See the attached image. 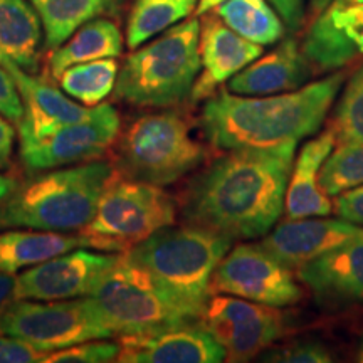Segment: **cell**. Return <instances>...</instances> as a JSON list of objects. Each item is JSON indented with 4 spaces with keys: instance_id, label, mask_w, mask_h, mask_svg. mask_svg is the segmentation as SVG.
<instances>
[{
    "instance_id": "cell-36",
    "label": "cell",
    "mask_w": 363,
    "mask_h": 363,
    "mask_svg": "<svg viewBox=\"0 0 363 363\" xmlns=\"http://www.w3.org/2000/svg\"><path fill=\"white\" fill-rule=\"evenodd\" d=\"M279 17L291 30H298L306 17L305 0H269Z\"/></svg>"
},
{
    "instance_id": "cell-41",
    "label": "cell",
    "mask_w": 363,
    "mask_h": 363,
    "mask_svg": "<svg viewBox=\"0 0 363 363\" xmlns=\"http://www.w3.org/2000/svg\"><path fill=\"white\" fill-rule=\"evenodd\" d=\"M330 2H331V0H310V17H311V21L315 19V17L320 16V13L323 12L326 7H328Z\"/></svg>"
},
{
    "instance_id": "cell-2",
    "label": "cell",
    "mask_w": 363,
    "mask_h": 363,
    "mask_svg": "<svg viewBox=\"0 0 363 363\" xmlns=\"http://www.w3.org/2000/svg\"><path fill=\"white\" fill-rule=\"evenodd\" d=\"M347 72L335 74L288 93L240 96L219 89L203 104L201 125L216 148L294 153L298 143L320 130Z\"/></svg>"
},
{
    "instance_id": "cell-22",
    "label": "cell",
    "mask_w": 363,
    "mask_h": 363,
    "mask_svg": "<svg viewBox=\"0 0 363 363\" xmlns=\"http://www.w3.org/2000/svg\"><path fill=\"white\" fill-rule=\"evenodd\" d=\"M335 145L337 138L333 131L328 130L301 148L286 189L284 214L288 220L331 214L333 206L320 185V172Z\"/></svg>"
},
{
    "instance_id": "cell-15",
    "label": "cell",
    "mask_w": 363,
    "mask_h": 363,
    "mask_svg": "<svg viewBox=\"0 0 363 363\" xmlns=\"http://www.w3.org/2000/svg\"><path fill=\"white\" fill-rule=\"evenodd\" d=\"M116 362L123 363H219L225 352L202 323L194 321L157 333L120 338Z\"/></svg>"
},
{
    "instance_id": "cell-20",
    "label": "cell",
    "mask_w": 363,
    "mask_h": 363,
    "mask_svg": "<svg viewBox=\"0 0 363 363\" xmlns=\"http://www.w3.org/2000/svg\"><path fill=\"white\" fill-rule=\"evenodd\" d=\"M298 279L321 301L363 299V240L333 247L298 267Z\"/></svg>"
},
{
    "instance_id": "cell-16",
    "label": "cell",
    "mask_w": 363,
    "mask_h": 363,
    "mask_svg": "<svg viewBox=\"0 0 363 363\" xmlns=\"http://www.w3.org/2000/svg\"><path fill=\"white\" fill-rule=\"evenodd\" d=\"M318 72L337 71L363 56V2L338 6L330 2L311 21L301 45Z\"/></svg>"
},
{
    "instance_id": "cell-34",
    "label": "cell",
    "mask_w": 363,
    "mask_h": 363,
    "mask_svg": "<svg viewBox=\"0 0 363 363\" xmlns=\"http://www.w3.org/2000/svg\"><path fill=\"white\" fill-rule=\"evenodd\" d=\"M0 115L19 123L24 116V101L16 81L4 66H0Z\"/></svg>"
},
{
    "instance_id": "cell-37",
    "label": "cell",
    "mask_w": 363,
    "mask_h": 363,
    "mask_svg": "<svg viewBox=\"0 0 363 363\" xmlns=\"http://www.w3.org/2000/svg\"><path fill=\"white\" fill-rule=\"evenodd\" d=\"M13 138H16V128H13L9 118L0 115V169L6 167L11 160Z\"/></svg>"
},
{
    "instance_id": "cell-38",
    "label": "cell",
    "mask_w": 363,
    "mask_h": 363,
    "mask_svg": "<svg viewBox=\"0 0 363 363\" xmlns=\"http://www.w3.org/2000/svg\"><path fill=\"white\" fill-rule=\"evenodd\" d=\"M16 299V278L13 274L0 272V315Z\"/></svg>"
},
{
    "instance_id": "cell-33",
    "label": "cell",
    "mask_w": 363,
    "mask_h": 363,
    "mask_svg": "<svg viewBox=\"0 0 363 363\" xmlns=\"http://www.w3.org/2000/svg\"><path fill=\"white\" fill-rule=\"evenodd\" d=\"M45 357L48 353L38 350L24 340L0 335V363H43Z\"/></svg>"
},
{
    "instance_id": "cell-5",
    "label": "cell",
    "mask_w": 363,
    "mask_h": 363,
    "mask_svg": "<svg viewBox=\"0 0 363 363\" xmlns=\"http://www.w3.org/2000/svg\"><path fill=\"white\" fill-rule=\"evenodd\" d=\"M201 69V22L184 21L126 57L115 96L140 108L174 106L190 98Z\"/></svg>"
},
{
    "instance_id": "cell-27",
    "label": "cell",
    "mask_w": 363,
    "mask_h": 363,
    "mask_svg": "<svg viewBox=\"0 0 363 363\" xmlns=\"http://www.w3.org/2000/svg\"><path fill=\"white\" fill-rule=\"evenodd\" d=\"M199 0H135L128 24L126 44L130 49L140 48L153 35L165 33L177 22L195 12Z\"/></svg>"
},
{
    "instance_id": "cell-13",
    "label": "cell",
    "mask_w": 363,
    "mask_h": 363,
    "mask_svg": "<svg viewBox=\"0 0 363 363\" xmlns=\"http://www.w3.org/2000/svg\"><path fill=\"white\" fill-rule=\"evenodd\" d=\"M121 254H99L79 247L26 269L16 278V299L83 298L118 264Z\"/></svg>"
},
{
    "instance_id": "cell-11",
    "label": "cell",
    "mask_w": 363,
    "mask_h": 363,
    "mask_svg": "<svg viewBox=\"0 0 363 363\" xmlns=\"http://www.w3.org/2000/svg\"><path fill=\"white\" fill-rule=\"evenodd\" d=\"M201 320L229 362L251 360L286 333V315L279 308L230 294L211 296Z\"/></svg>"
},
{
    "instance_id": "cell-18",
    "label": "cell",
    "mask_w": 363,
    "mask_h": 363,
    "mask_svg": "<svg viewBox=\"0 0 363 363\" xmlns=\"http://www.w3.org/2000/svg\"><path fill=\"white\" fill-rule=\"evenodd\" d=\"M0 66L6 67L16 81L24 101V116L19 121L21 143L44 138L61 126L84 120L93 111V108H83L72 103L52 84L27 74L7 59L0 57Z\"/></svg>"
},
{
    "instance_id": "cell-32",
    "label": "cell",
    "mask_w": 363,
    "mask_h": 363,
    "mask_svg": "<svg viewBox=\"0 0 363 363\" xmlns=\"http://www.w3.org/2000/svg\"><path fill=\"white\" fill-rule=\"evenodd\" d=\"M261 362L271 363H330L333 357L328 348L318 340H298L274 350L261 353Z\"/></svg>"
},
{
    "instance_id": "cell-9",
    "label": "cell",
    "mask_w": 363,
    "mask_h": 363,
    "mask_svg": "<svg viewBox=\"0 0 363 363\" xmlns=\"http://www.w3.org/2000/svg\"><path fill=\"white\" fill-rule=\"evenodd\" d=\"M0 335L24 340L45 353L115 337L88 296L52 303L13 299L0 315Z\"/></svg>"
},
{
    "instance_id": "cell-42",
    "label": "cell",
    "mask_w": 363,
    "mask_h": 363,
    "mask_svg": "<svg viewBox=\"0 0 363 363\" xmlns=\"http://www.w3.org/2000/svg\"><path fill=\"white\" fill-rule=\"evenodd\" d=\"M357 362H363V338H362L360 347H358V352H357Z\"/></svg>"
},
{
    "instance_id": "cell-29",
    "label": "cell",
    "mask_w": 363,
    "mask_h": 363,
    "mask_svg": "<svg viewBox=\"0 0 363 363\" xmlns=\"http://www.w3.org/2000/svg\"><path fill=\"white\" fill-rule=\"evenodd\" d=\"M320 185L333 197L363 185V143H340L321 167Z\"/></svg>"
},
{
    "instance_id": "cell-40",
    "label": "cell",
    "mask_w": 363,
    "mask_h": 363,
    "mask_svg": "<svg viewBox=\"0 0 363 363\" xmlns=\"http://www.w3.org/2000/svg\"><path fill=\"white\" fill-rule=\"evenodd\" d=\"M224 2L225 0H199L197 9H195V17H201L203 13L214 11V9H217Z\"/></svg>"
},
{
    "instance_id": "cell-17",
    "label": "cell",
    "mask_w": 363,
    "mask_h": 363,
    "mask_svg": "<svg viewBox=\"0 0 363 363\" xmlns=\"http://www.w3.org/2000/svg\"><path fill=\"white\" fill-rule=\"evenodd\" d=\"M363 240V227L348 220L293 219L266 234L261 246L289 267H299L330 249Z\"/></svg>"
},
{
    "instance_id": "cell-25",
    "label": "cell",
    "mask_w": 363,
    "mask_h": 363,
    "mask_svg": "<svg viewBox=\"0 0 363 363\" xmlns=\"http://www.w3.org/2000/svg\"><path fill=\"white\" fill-rule=\"evenodd\" d=\"M44 27L45 48L57 49L81 26L104 13H115L120 0H30Z\"/></svg>"
},
{
    "instance_id": "cell-6",
    "label": "cell",
    "mask_w": 363,
    "mask_h": 363,
    "mask_svg": "<svg viewBox=\"0 0 363 363\" xmlns=\"http://www.w3.org/2000/svg\"><path fill=\"white\" fill-rule=\"evenodd\" d=\"M206 148L190 135L187 118L177 111L136 118L121 138L118 169L126 179L165 187L206 160Z\"/></svg>"
},
{
    "instance_id": "cell-30",
    "label": "cell",
    "mask_w": 363,
    "mask_h": 363,
    "mask_svg": "<svg viewBox=\"0 0 363 363\" xmlns=\"http://www.w3.org/2000/svg\"><path fill=\"white\" fill-rule=\"evenodd\" d=\"M330 128L337 143H363V66L345 86Z\"/></svg>"
},
{
    "instance_id": "cell-35",
    "label": "cell",
    "mask_w": 363,
    "mask_h": 363,
    "mask_svg": "<svg viewBox=\"0 0 363 363\" xmlns=\"http://www.w3.org/2000/svg\"><path fill=\"white\" fill-rule=\"evenodd\" d=\"M333 211L340 219L363 227V185L337 195Z\"/></svg>"
},
{
    "instance_id": "cell-39",
    "label": "cell",
    "mask_w": 363,
    "mask_h": 363,
    "mask_svg": "<svg viewBox=\"0 0 363 363\" xmlns=\"http://www.w3.org/2000/svg\"><path fill=\"white\" fill-rule=\"evenodd\" d=\"M17 187H19V182H17L16 177L0 174V203L6 202Z\"/></svg>"
},
{
    "instance_id": "cell-26",
    "label": "cell",
    "mask_w": 363,
    "mask_h": 363,
    "mask_svg": "<svg viewBox=\"0 0 363 363\" xmlns=\"http://www.w3.org/2000/svg\"><path fill=\"white\" fill-rule=\"evenodd\" d=\"M216 13L234 33L259 45H271L284 35V26L267 0H225Z\"/></svg>"
},
{
    "instance_id": "cell-24",
    "label": "cell",
    "mask_w": 363,
    "mask_h": 363,
    "mask_svg": "<svg viewBox=\"0 0 363 363\" xmlns=\"http://www.w3.org/2000/svg\"><path fill=\"white\" fill-rule=\"evenodd\" d=\"M123 52V35L113 21L93 19L79 27V30L67 40L65 45H59L49 57V71L52 78L59 76L67 67L81 65V62L96 61V59L118 57Z\"/></svg>"
},
{
    "instance_id": "cell-8",
    "label": "cell",
    "mask_w": 363,
    "mask_h": 363,
    "mask_svg": "<svg viewBox=\"0 0 363 363\" xmlns=\"http://www.w3.org/2000/svg\"><path fill=\"white\" fill-rule=\"evenodd\" d=\"M175 201L162 187L133 179H113L99 199L93 219L81 233L106 240L125 252L175 222Z\"/></svg>"
},
{
    "instance_id": "cell-21",
    "label": "cell",
    "mask_w": 363,
    "mask_h": 363,
    "mask_svg": "<svg viewBox=\"0 0 363 363\" xmlns=\"http://www.w3.org/2000/svg\"><path fill=\"white\" fill-rule=\"evenodd\" d=\"M79 247L116 252L106 240L83 234L81 230L78 235H66L56 230L12 229L0 234V272L16 274L26 267L40 264Z\"/></svg>"
},
{
    "instance_id": "cell-1",
    "label": "cell",
    "mask_w": 363,
    "mask_h": 363,
    "mask_svg": "<svg viewBox=\"0 0 363 363\" xmlns=\"http://www.w3.org/2000/svg\"><path fill=\"white\" fill-rule=\"evenodd\" d=\"M293 157L252 150L227 152L190 184L184 219L230 240L264 238L283 216Z\"/></svg>"
},
{
    "instance_id": "cell-4",
    "label": "cell",
    "mask_w": 363,
    "mask_h": 363,
    "mask_svg": "<svg viewBox=\"0 0 363 363\" xmlns=\"http://www.w3.org/2000/svg\"><path fill=\"white\" fill-rule=\"evenodd\" d=\"M116 169L108 162L93 160L27 180L0 203V229L81 230L96 212Z\"/></svg>"
},
{
    "instance_id": "cell-23",
    "label": "cell",
    "mask_w": 363,
    "mask_h": 363,
    "mask_svg": "<svg viewBox=\"0 0 363 363\" xmlns=\"http://www.w3.org/2000/svg\"><path fill=\"white\" fill-rule=\"evenodd\" d=\"M43 22L33 4L0 0V57L26 72L38 71Z\"/></svg>"
},
{
    "instance_id": "cell-12",
    "label": "cell",
    "mask_w": 363,
    "mask_h": 363,
    "mask_svg": "<svg viewBox=\"0 0 363 363\" xmlns=\"http://www.w3.org/2000/svg\"><path fill=\"white\" fill-rule=\"evenodd\" d=\"M120 133V116L101 103L84 120L61 126L35 142L21 143V158L30 172L61 169L103 157Z\"/></svg>"
},
{
    "instance_id": "cell-3",
    "label": "cell",
    "mask_w": 363,
    "mask_h": 363,
    "mask_svg": "<svg viewBox=\"0 0 363 363\" xmlns=\"http://www.w3.org/2000/svg\"><path fill=\"white\" fill-rule=\"evenodd\" d=\"M233 240L202 227H163L123 252L147 272L157 288L194 320H201L212 296L211 283Z\"/></svg>"
},
{
    "instance_id": "cell-31",
    "label": "cell",
    "mask_w": 363,
    "mask_h": 363,
    "mask_svg": "<svg viewBox=\"0 0 363 363\" xmlns=\"http://www.w3.org/2000/svg\"><path fill=\"white\" fill-rule=\"evenodd\" d=\"M120 342H108L103 340H88V342L61 348V350L48 353L43 363H104L116 362L120 355Z\"/></svg>"
},
{
    "instance_id": "cell-7",
    "label": "cell",
    "mask_w": 363,
    "mask_h": 363,
    "mask_svg": "<svg viewBox=\"0 0 363 363\" xmlns=\"http://www.w3.org/2000/svg\"><path fill=\"white\" fill-rule=\"evenodd\" d=\"M98 315L115 337H135L195 321L167 298L147 272L120 261L88 294Z\"/></svg>"
},
{
    "instance_id": "cell-19",
    "label": "cell",
    "mask_w": 363,
    "mask_h": 363,
    "mask_svg": "<svg viewBox=\"0 0 363 363\" xmlns=\"http://www.w3.org/2000/svg\"><path fill=\"white\" fill-rule=\"evenodd\" d=\"M311 62L293 38L283 39L266 56L233 76L227 89L240 96H269L294 91L311 78Z\"/></svg>"
},
{
    "instance_id": "cell-14",
    "label": "cell",
    "mask_w": 363,
    "mask_h": 363,
    "mask_svg": "<svg viewBox=\"0 0 363 363\" xmlns=\"http://www.w3.org/2000/svg\"><path fill=\"white\" fill-rule=\"evenodd\" d=\"M262 54V45L234 33L217 13H203L201 24L202 72L195 79L190 101L214 96L225 81L242 71Z\"/></svg>"
},
{
    "instance_id": "cell-10",
    "label": "cell",
    "mask_w": 363,
    "mask_h": 363,
    "mask_svg": "<svg viewBox=\"0 0 363 363\" xmlns=\"http://www.w3.org/2000/svg\"><path fill=\"white\" fill-rule=\"evenodd\" d=\"M211 291L276 308L296 305L303 298L293 267L272 256L259 242H244L230 249L216 267Z\"/></svg>"
},
{
    "instance_id": "cell-28",
    "label": "cell",
    "mask_w": 363,
    "mask_h": 363,
    "mask_svg": "<svg viewBox=\"0 0 363 363\" xmlns=\"http://www.w3.org/2000/svg\"><path fill=\"white\" fill-rule=\"evenodd\" d=\"M118 62L115 57L74 65L59 76V84L69 96L88 106H98L115 91L118 79Z\"/></svg>"
}]
</instances>
